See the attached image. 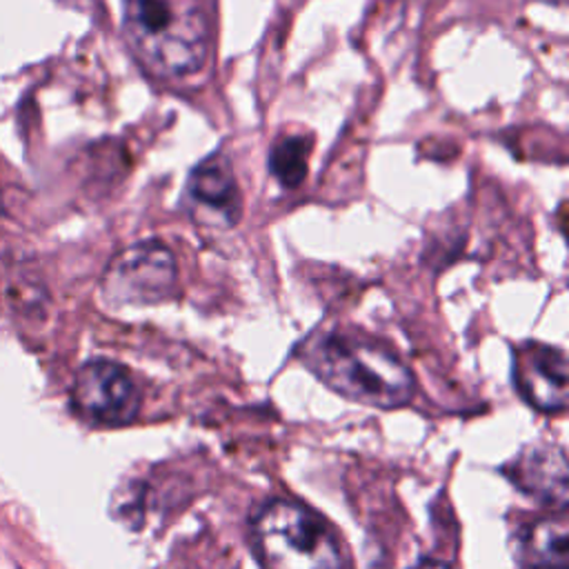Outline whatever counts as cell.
<instances>
[{
  "label": "cell",
  "instance_id": "277c9868",
  "mask_svg": "<svg viewBox=\"0 0 569 569\" xmlns=\"http://www.w3.org/2000/svg\"><path fill=\"white\" fill-rule=\"evenodd\" d=\"M178 267L160 240H142L120 251L102 276V296L113 305H151L176 293Z\"/></svg>",
  "mask_w": 569,
  "mask_h": 569
},
{
  "label": "cell",
  "instance_id": "9c48e42d",
  "mask_svg": "<svg viewBox=\"0 0 569 569\" xmlns=\"http://www.w3.org/2000/svg\"><path fill=\"white\" fill-rule=\"evenodd\" d=\"M522 569H569V525L565 516L540 518L518 538Z\"/></svg>",
  "mask_w": 569,
  "mask_h": 569
},
{
  "label": "cell",
  "instance_id": "3957f363",
  "mask_svg": "<svg viewBox=\"0 0 569 569\" xmlns=\"http://www.w3.org/2000/svg\"><path fill=\"white\" fill-rule=\"evenodd\" d=\"M256 556L264 569H342L327 522L293 500L269 502L253 522Z\"/></svg>",
  "mask_w": 569,
  "mask_h": 569
},
{
  "label": "cell",
  "instance_id": "30bf717a",
  "mask_svg": "<svg viewBox=\"0 0 569 569\" xmlns=\"http://www.w3.org/2000/svg\"><path fill=\"white\" fill-rule=\"evenodd\" d=\"M309 140L305 136H282L269 151V171L287 189H296L307 178Z\"/></svg>",
  "mask_w": 569,
  "mask_h": 569
},
{
  "label": "cell",
  "instance_id": "8fae6325",
  "mask_svg": "<svg viewBox=\"0 0 569 569\" xmlns=\"http://www.w3.org/2000/svg\"><path fill=\"white\" fill-rule=\"evenodd\" d=\"M413 569H451L449 565H445V562H440V560H431V558H427V560H420Z\"/></svg>",
  "mask_w": 569,
  "mask_h": 569
},
{
  "label": "cell",
  "instance_id": "8992f818",
  "mask_svg": "<svg viewBox=\"0 0 569 569\" xmlns=\"http://www.w3.org/2000/svg\"><path fill=\"white\" fill-rule=\"evenodd\" d=\"M513 385L538 411H562L569 393V367L560 349L525 342L513 351Z\"/></svg>",
  "mask_w": 569,
  "mask_h": 569
},
{
  "label": "cell",
  "instance_id": "6da1fadb",
  "mask_svg": "<svg viewBox=\"0 0 569 569\" xmlns=\"http://www.w3.org/2000/svg\"><path fill=\"white\" fill-rule=\"evenodd\" d=\"M305 362L342 398L376 409L402 407L416 389L413 373L389 347L349 331L311 338L305 345Z\"/></svg>",
  "mask_w": 569,
  "mask_h": 569
},
{
  "label": "cell",
  "instance_id": "ba28073f",
  "mask_svg": "<svg viewBox=\"0 0 569 569\" xmlns=\"http://www.w3.org/2000/svg\"><path fill=\"white\" fill-rule=\"evenodd\" d=\"M511 482L540 502L565 507L569 498L567 456L556 445H533L522 449L507 467Z\"/></svg>",
  "mask_w": 569,
  "mask_h": 569
},
{
  "label": "cell",
  "instance_id": "5b68a950",
  "mask_svg": "<svg viewBox=\"0 0 569 569\" xmlns=\"http://www.w3.org/2000/svg\"><path fill=\"white\" fill-rule=\"evenodd\" d=\"M73 407L98 425H127L138 416L140 391L131 373L111 360H91L80 367L71 389Z\"/></svg>",
  "mask_w": 569,
  "mask_h": 569
},
{
  "label": "cell",
  "instance_id": "52a82bcc",
  "mask_svg": "<svg viewBox=\"0 0 569 569\" xmlns=\"http://www.w3.org/2000/svg\"><path fill=\"white\" fill-rule=\"evenodd\" d=\"M187 196L196 211L216 224L233 227L240 220V189L231 164L222 153H211L193 167L187 182Z\"/></svg>",
  "mask_w": 569,
  "mask_h": 569
},
{
  "label": "cell",
  "instance_id": "7a4b0ae2",
  "mask_svg": "<svg viewBox=\"0 0 569 569\" xmlns=\"http://www.w3.org/2000/svg\"><path fill=\"white\" fill-rule=\"evenodd\" d=\"M124 31L138 60L162 80L198 73L211 51L207 0H124Z\"/></svg>",
  "mask_w": 569,
  "mask_h": 569
}]
</instances>
